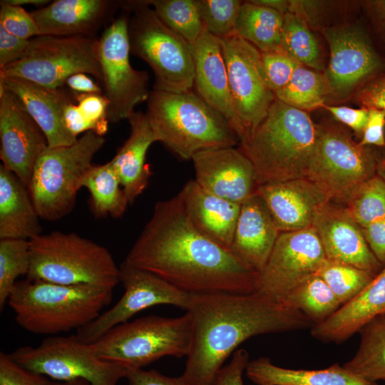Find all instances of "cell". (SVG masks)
I'll return each mask as SVG.
<instances>
[{
    "label": "cell",
    "instance_id": "6da1fadb",
    "mask_svg": "<svg viewBox=\"0 0 385 385\" xmlns=\"http://www.w3.org/2000/svg\"><path fill=\"white\" fill-rule=\"evenodd\" d=\"M124 261L190 294H250L257 274L194 227L178 194L155 203Z\"/></svg>",
    "mask_w": 385,
    "mask_h": 385
},
{
    "label": "cell",
    "instance_id": "7a4b0ae2",
    "mask_svg": "<svg viewBox=\"0 0 385 385\" xmlns=\"http://www.w3.org/2000/svg\"><path fill=\"white\" fill-rule=\"evenodd\" d=\"M193 339L183 374L196 385H210L227 359L247 339L312 327L300 312L250 294H191L186 311Z\"/></svg>",
    "mask_w": 385,
    "mask_h": 385
},
{
    "label": "cell",
    "instance_id": "3957f363",
    "mask_svg": "<svg viewBox=\"0 0 385 385\" xmlns=\"http://www.w3.org/2000/svg\"><path fill=\"white\" fill-rule=\"evenodd\" d=\"M317 143V124L309 113L276 99L238 147L252 163L258 186L308 178Z\"/></svg>",
    "mask_w": 385,
    "mask_h": 385
},
{
    "label": "cell",
    "instance_id": "277c9868",
    "mask_svg": "<svg viewBox=\"0 0 385 385\" xmlns=\"http://www.w3.org/2000/svg\"><path fill=\"white\" fill-rule=\"evenodd\" d=\"M145 113L156 142L181 160L198 152L235 147L240 140L227 119L192 89L153 88Z\"/></svg>",
    "mask_w": 385,
    "mask_h": 385
},
{
    "label": "cell",
    "instance_id": "5b68a950",
    "mask_svg": "<svg viewBox=\"0 0 385 385\" xmlns=\"http://www.w3.org/2000/svg\"><path fill=\"white\" fill-rule=\"evenodd\" d=\"M113 289L64 285L40 280L17 281L7 304L25 330L53 335L78 329L95 320L112 301Z\"/></svg>",
    "mask_w": 385,
    "mask_h": 385
},
{
    "label": "cell",
    "instance_id": "8992f818",
    "mask_svg": "<svg viewBox=\"0 0 385 385\" xmlns=\"http://www.w3.org/2000/svg\"><path fill=\"white\" fill-rule=\"evenodd\" d=\"M29 246L26 279L112 289L120 283L119 267L108 250L76 233L41 234L29 240Z\"/></svg>",
    "mask_w": 385,
    "mask_h": 385
},
{
    "label": "cell",
    "instance_id": "52a82bcc",
    "mask_svg": "<svg viewBox=\"0 0 385 385\" xmlns=\"http://www.w3.org/2000/svg\"><path fill=\"white\" fill-rule=\"evenodd\" d=\"M192 339V319L186 312L178 317L149 315L118 324L91 344L99 359L130 370L163 356L187 357Z\"/></svg>",
    "mask_w": 385,
    "mask_h": 385
},
{
    "label": "cell",
    "instance_id": "ba28073f",
    "mask_svg": "<svg viewBox=\"0 0 385 385\" xmlns=\"http://www.w3.org/2000/svg\"><path fill=\"white\" fill-rule=\"evenodd\" d=\"M119 6L129 14L130 53L152 69L153 88L172 92L193 89L195 66L191 45L160 20L147 0L120 1Z\"/></svg>",
    "mask_w": 385,
    "mask_h": 385
},
{
    "label": "cell",
    "instance_id": "9c48e42d",
    "mask_svg": "<svg viewBox=\"0 0 385 385\" xmlns=\"http://www.w3.org/2000/svg\"><path fill=\"white\" fill-rule=\"evenodd\" d=\"M105 142L89 130L71 145L48 147L41 153L28 188L41 219L56 221L73 210L81 180Z\"/></svg>",
    "mask_w": 385,
    "mask_h": 385
},
{
    "label": "cell",
    "instance_id": "30bf717a",
    "mask_svg": "<svg viewBox=\"0 0 385 385\" xmlns=\"http://www.w3.org/2000/svg\"><path fill=\"white\" fill-rule=\"evenodd\" d=\"M92 76L101 85L99 39L92 36H37L26 53L0 69V76L21 78L51 88H61L72 75Z\"/></svg>",
    "mask_w": 385,
    "mask_h": 385
},
{
    "label": "cell",
    "instance_id": "8fae6325",
    "mask_svg": "<svg viewBox=\"0 0 385 385\" xmlns=\"http://www.w3.org/2000/svg\"><path fill=\"white\" fill-rule=\"evenodd\" d=\"M8 355L24 369L57 381L83 379L91 385H117L128 371L99 359L91 344L77 334L51 336L36 346H20Z\"/></svg>",
    "mask_w": 385,
    "mask_h": 385
},
{
    "label": "cell",
    "instance_id": "7c38bea8",
    "mask_svg": "<svg viewBox=\"0 0 385 385\" xmlns=\"http://www.w3.org/2000/svg\"><path fill=\"white\" fill-rule=\"evenodd\" d=\"M317 143L307 178L322 188L332 200L343 202L376 174L378 155L371 146L353 140L339 125H317Z\"/></svg>",
    "mask_w": 385,
    "mask_h": 385
},
{
    "label": "cell",
    "instance_id": "4fadbf2b",
    "mask_svg": "<svg viewBox=\"0 0 385 385\" xmlns=\"http://www.w3.org/2000/svg\"><path fill=\"white\" fill-rule=\"evenodd\" d=\"M123 11L99 38L103 95L108 103V120L113 123L128 119L138 104L147 101L150 93L148 73L133 68L130 63L129 14Z\"/></svg>",
    "mask_w": 385,
    "mask_h": 385
},
{
    "label": "cell",
    "instance_id": "5bb4252c",
    "mask_svg": "<svg viewBox=\"0 0 385 385\" xmlns=\"http://www.w3.org/2000/svg\"><path fill=\"white\" fill-rule=\"evenodd\" d=\"M326 259L312 227L280 232L265 265L257 274L254 292L283 304L294 287L317 274Z\"/></svg>",
    "mask_w": 385,
    "mask_h": 385
},
{
    "label": "cell",
    "instance_id": "9a60e30c",
    "mask_svg": "<svg viewBox=\"0 0 385 385\" xmlns=\"http://www.w3.org/2000/svg\"><path fill=\"white\" fill-rule=\"evenodd\" d=\"M226 65L230 93L246 140L267 115L276 100L266 83L260 51L239 37L220 40Z\"/></svg>",
    "mask_w": 385,
    "mask_h": 385
},
{
    "label": "cell",
    "instance_id": "2e32d148",
    "mask_svg": "<svg viewBox=\"0 0 385 385\" xmlns=\"http://www.w3.org/2000/svg\"><path fill=\"white\" fill-rule=\"evenodd\" d=\"M119 280L124 294L111 309L77 329L76 334L83 341L93 343L113 327L128 322L137 313L153 306L169 304L187 311L190 305L191 294L125 261L119 266Z\"/></svg>",
    "mask_w": 385,
    "mask_h": 385
},
{
    "label": "cell",
    "instance_id": "e0dca14e",
    "mask_svg": "<svg viewBox=\"0 0 385 385\" xmlns=\"http://www.w3.org/2000/svg\"><path fill=\"white\" fill-rule=\"evenodd\" d=\"M329 48V64L324 73L330 96L342 98L385 71V56L370 36L357 25L332 26L322 31Z\"/></svg>",
    "mask_w": 385,
    "mask_h": 385
},
{
    "label": "cell",
    "instance_id": "ac0fdd59",
    "mask_svg": "<svg viewBox=\"0 0 385 385\" xmlns=\"http://www.w3.org/2000/svg\"><path fill=\"white\" fill-rule=\"evenodd\" d=\"M48 147L36 121L0 84V158L1 165L29 188L35 164Z\"/></svg>",
    "mask_w": 385,
    "mask_h": 385
},
{
    "label": "cell",
    "instance_id": "d6986e66",
    "mask_svg": "<svg viewBox=\"0 0 385 385\" xmlns=\"http://www.w3.org/2000/svg\"><path fill=\"white\" fill-rule=\"evenodd\" d=\"M191 160L195 180L207 192L240 205L255 193L254 166L239 147L202 150Z\"/></svg>",
    "mask_w": 385,
    "mask_h": 385
},
{
    "label": "cell",
    "instance_id": "ffe728a7",
    "mask_svg": "<svg viewBox=\"0 0 385 385\" xmlns=\"http://www.w3.org/2000/svg\"><path fill=\"white\" fill-rule=\"evenodd\" d=\"M312 227L315 230L327 260L347 264L375 275L385 267L371 251L361 227L344 207L332 201L315 214Z\"/></svg>",
    "mask_w": 385,
    "mask_h": 385
},
{
    "label": "cell",
    "instance_id": "44dd1931",
    "mask_svg": "<svg viewBox=\"0 0 385 385\" xmlns=\"http://www.w3.org/2000/svg\"><path fill=\"white\" fill-rule=\"evenodd\" d=\"M255 192L280 232L312 227L316 212L332 201L322 188L307 178L260 185Z\"/></svg>",
    "mask_w": 385,
    "mask_h": 385
},
{
    "label": "cell",
    "instance_id": "7402d4cb",
    "mask_svg": "<svg viewBox=\"0 0 385 385\" xmlns=\"http://www.w3.org/2000/svg\"><path fill=\"white\" fill-rule=\"evenodd\" d=\"M0 84L17 101L44 133L48 147L71 145L78 138L67 128L64 111L74 98L61 88L43 86L17 77L0 76Z\"/></svg>",
    "mask_w": 385,
    "mask_h": 385
},
{
    "label": "cell",
    "instance_id": "603a6c76",
    "mask_svg": "<svg viewBox=\"0 0 385 385\" xmlns=\"http://www.w3.org/2000/svg\"><path fill=\"white\" fill-rule=\"evenodd\" d=\"M191 48L195 66L194 91L227 119L240 143L243 130L230 93L220 39L205 29Z\"/></svg>",
    "mask_w": 385,
    "mask_h": 385
},
{
    "label": "cell",
    "instance_id": "cb8c5ba5",
    "mask_svg": "<svg viewBox=\"0 0 385 385\" xmlns=\"http://www.w3.org/2000/svg\"><path fill=\"white\" fill-rule=\"evenodd\" d=\"M118 4L108 0H55L31 14L38 36L94 37Z\"/></svg>",
    "mask_w": 385,
    "mask_h": 385
},
{
    "label": "cell",
    "instance_id": "d4e9b609",
    "mask_svg": "<svg viewBox=\"0 0 385 385\" xmlns=\"http://www.w3.org/2000/svg\"><path fill=\"white\" fill-rule=\"evenodd\" d=\"M279 233L265 203L255 192L241 204L229 250L258 273L265 265Z\"/></svg>",
    "mask_w": 385,
    "mask_h": 385
},
{
    "label": "cell",
    "instance_id": "484cf974",
    "mask_svg": "<svg viewBox=\"0 0 385 385\" xmlns=\"http://www.w3.org/2000/svg\"><path fill=\"white\" fill-rule=\"evenodd\" d=\"M384 312L385 267L354 298L342 305L325 321L314 325L311 328V334L323 342L341 343Z\"/></svg>",
    "mask_w": 385,
    "mask_h": 385
},
{
    "label": "cell",
    "instance_id": "4316f807",
    "mask_svg": "<svg viewBox=\"0 0 385 385\" xmlns=\"http://www.w3.org/2000/svg\"><path fill=\"white\" fill-rule=\"evenodd\" d=\"M178 195L194 227L229 250L241 205L207 192L195 180H188Z\"/></svg>",
    "mask_w": 385,
    "mask_h": 385
},
{
    "label": "cell",
    "instance_id": "83f0119b",
    "mask_svg": "<svg viewBox=\"0 0 385 385\" xmlns=\"http://www.w3.org/2000/svg\"><path fill=\"white\" fill-rule=\"evenodd\" d=\"M127 120L130 135L111 161L129 203H133L152 175L146 155L156 139L145 113L134 111Z\"/></svg>",
    "mask_w": 385,
    "mask_h": 385
},
{
    "label": "cell",
    "instance_id": "f1b7e54d",
    "mask_svg": "<svg viewBox=\"0 0 385 385\" xmlns=\"http://www.w3.org/2000/svg\"><path fill=\"white\" fill-rule=\"evenodd\" d=\"M39 215L27 188L0 165V239L29 240L41 234Z\"/></svg>",
    "mask_w": 385,
    "mask_h": 385
},
{
    "label": "cell",
    "instance_id": "f546056e",
    "mask_svg": "<svg viewBox=\"0 0 385 385\" xmlns=\"http://www.w3.org/2000/svg\"><path fill=\"white\" fill-rule=\"evenodd\" d=\"M245 373L257 385H378L338 364L323 369H292L276 366L265 356L250 361Z\"/></svg>",
    "mask_w": 385,
    "mask_h": 385
},
{
    "label": "cell",
    "instance_id": "4dcf8cb0",
    "mask_svg": "<svg viewBox=\"0 0 385 385\" xmlns=\"http://www.w3.org/2000/svg\"><path fill=\"white\" fill-rule=\"evenodd\" d=\"M284 15L251 1H244L236 20L235 34L260 52L281 51Z\"/></svg>",
    "mask_w": 385,
    "mask_h": 385
},
{
    "label": "cell",
    "instance_id": "1f68e13d",
    "mask_svg": "<svg viewBox=\"0 0 385 385\" xmlns=\"http://www.w3.org/2000/svg\"><path fill=\"white\" fill-rule=\"evenodd\" d=\"M81 186L90 193V208L95 217L118 218L125 213L129 202L111 161L92 165Z\"/></svg>",
    "mask_w": 385,
    "mask_h": 385
},
{
    "label": "cell",
    "instance_id": "d6a6232c",
    "mask_svg": "<svg viewBox=\"0 0 385 385\" xmlns=\"http://www.w3.org/2000/svg\"><path fill=\"white\" fill-rule=\"evenodd\" d=\"M359 332V348L343 366L368 381L385 380V312L367 322Z\"/></svg>",
    "mask_w": 385,
    "mask_h": 385
},
{
    "label": "cell",
    "instance_id": "836d02e7",
    "mask_svg": "<svg viewBox=\"0 0 385 385\" xmlns=\"http://www.w3.org/2000/svg\"><path fill=\"white\" fill-rule=\"evenodd\" d=\"M274 94L276 99L307 112L323 108L330 91L324 73L299 63L288 83Z\"/></svg>",
    "mask_w": 385,
    "mask_h": 385
},
{
    "label": "cell",
    "instance_id": "e575fe53",
    "mask_svg": "<svg viewBox=\"0 0 385 385\" xmlns=\"http://www.w3.org/2000/svg\"><path fill=\"white\" fill-rule=\"evenodd\" d=\"M283 304L302 313L314 325L325 321L342 306L327 283L317 274L294 287Z\"/></svg>",
    "mask_w": 385,
    "mask_h": 385
},
{
    "label": "cell",
    "instance_id": "d590c367",
    "mask_svg": "<svg viewBox=\"0 0 385 385\" xmlns=\"http://www.w3.org/2000/svg\"><path fill=\"white\" fill-rule=\"evenodd\" d=\"M282 49L302 66L319 72L324 70L321 48L310 27L289 12L284 15Z\"/></svg>",
    "mask_w": 385,
    "mask_h": 385
},
{
    "label": "cell",
    "instance_id": "8d00e7d4",
    "mask_svg": "<svg viewBox=\"0 0 385 385\" xmlns=\"http://www.w3.org/2000/svg\"><path fill=\"white\" fill-rule=\"evenodd\" d=\"M160 20L190 45L205 31L195 0H147Z\"/></svg>",
    "mask_w": 385,
    "mask_h": 385
},
{
    "label": "cell",
    "instance_id": "74e56055",
    "mask_svg": "<svg viewBox=\"0 0 385 385\" xmlns=\"http://www.w3.org/2000/svg\"><path fill=\"white\" fill-rule=\"evenodd\" d=\"M29 240L0 239V310L2 312L16 279L30 268Z\"/></svg>",
    "mask_w": 385,
    "mask_h": 385
},
{
    "label": "cell",
    "instance_id": "f35d334b",
    "mask_svg": "<svg viewBox=\"0 0 385 385\" xmlns=\"http://www.w3.org/2000/svg\"><path fill=\"white\" fill-rule=\"evenodd\" d=\"M317 274L327 283L341 305L354 298L376 276L356 267L327 259Z\"/></svg>",
    "mask_w": 385,
    "mask_h": 385
},
{
    "label": "cell",
    "instance_id": "ab89813d",
    "mask_svg": "<svg viewBox=\"0 0 385 385\" xmlns=\"http://www.w3.org/2000/svg\"><path fill=\"white\" fill-rule=\"evenodd\" d=\"M344 203L346 210L361 227L385 217V181L376 174L361 183Z\"/></svg>",
    "mask_w": 385,
    "mask_h": 385
},
{
    "label": "cell",
    "instance_id": "60d3db41",
    "mask_svg": "<svg viewBox=\"0 0 385 385\" xmlns=\"http://www.w3.org/2000/svg\"><path fill=\"white\" fill-rule=\"evenodd\" d=\"M207 32L221 40L235 35V24L242 1L195 0Z\"/></svg>",
    "mask_w": 385,
    "mask_h": 385
},
{
    "label": "cell",
    "instance_id": "b9f144b4",
    "mask_svg": "<svg viewBox=\"0 0 385 385\" xmlns=\"http://www.w3.org/2000/svg\"><path fill=\"white\" fill-rule=\"evenodd\" d=\"M260 61L266 83L274 93L288 83L299 64L282 50L260 52Z\"/></svg>",
    "mask_w": 385,
    "mask_h": 385
},
{
    "label": "cell",
    "instance_id": "7bdbcfd3",
    "mask_svg": "<svg viewBox=\"0 0 385 385\" xmlns=\"http://www.w3.org/2000/svg\"><path fill=\"white\" fill-rule=\"evenodd\" d=\"M0 26L9 33L23 39L39 35L38 28L31 13L22 6L0 1Z\"/></svg>",
    "mask_w": 385,
    "mask_h": 385
},
{
    "label": "cell",
    "instance_id": "ee69618b",
    "mask_svg": "<svg viewBox=\"0 0 385 385\" xmlns=\"http://www.w3.org/2000/svg\"><path fill=\"white\" fill-rule=\"evenodd\" d=\"M74 93V99L85 118L91 123L93 131L103 136L108 130V103L103 94Z\"/></svg>",
    "mask_w": 385,
    "mask_h": 385
},
{
    "label": "cell",
    "instance_id": "f6af8a7d",
    "mask_svg": "<svg viewBox=\"0 0 385 385\" xmlns=\"http://www.w3.org/2000/svg\"><path fill=\"white\" fill-rule=\"evenodd\" d=\"M47 377L29 371L0 352V385H46Z\"/></svg>",
    "mask_w": 385,
    "mask_h": 385
},
{
    "label": "cell",
    "instance_id": "bcb514c9",
    "mask_svg": "<svg viewBox=\"0 0 385 385\" xmlns=\"http://www.w3.org/2000/svg\"><path fill=\"white\" fill-rule=\"evenodd\" d=\"M354 101L360 108L385 110V71L361 85L354 93Z\"/></svg>",
    "mask_w": 385,
    "mask_h": 385
},
{
    "label": "cell",
    "instance_id": "7dc6e473",
    "mask_svg": "<svg viewBox=\"0 0 385 385\" xmlns=\"http://www.w3.org/2000/svg\"><path fill=\"white\" fill-rule=\"evenodd\" d=\"M249 361L247 350L237 349L230 362L220 369L210 385H244L242 375Z\"/></svg>",
    "mask_w": 385,
    "mask_h": 385
},
{
    "label": "cell",
    "instance_id": "c3c4849f",
    "mask_svg": "<svg viewBox=\"0 0 385 385\" xmlns=\"http://www.w3.org/2000/svg\"><path fill=\"white\" fill-rule=\"evenodd\" d=\"M125 379L128 385H196L183 374L179 376H168L155 369H130Z\"/></svg>",
    "mask_w": 385,
    "mask_h": 385
},
{
    "label": "cell",
    "instance_id": "681fc988",
    "mask_svg": "<svg viewBox=\"0 0 385 385\" xmlns=\"http://www.w3.org/2000/svg\"><path fill=\"white\" fill-rule=\"evenodd\" d=\"M30 44V39L19 38L0 26V69L24 56Z\"/></svg>",
    "mask_w": 385,
    "mask_h": 385
},
{
    "label": "cell",
    "instance_id": "f907efd6",
    "mask_svg": "<svg viewBox=\"0 0 385 385\" xmlns=\"http://www.w3.org/2000/svg\"><path fill=\"white\" fill-rule=\"evenodd\" d=\"M361 5L373 36L385 52V0H366Z\"/></svg>",
    "mask_w": 385,
    "mask_h": 385
},
{
    "label": "cell",
    "instance_id": "816d5d0a",
    "mask_svg": "<svg viewBox=\"0 0 385 385\" xmlns=\"http://www.w3.org/2000/svg\"><path fill=\"white\" fill-rule=\"evenodd\" d=\"M359 143L364 146L385 148V110L371 108Z\"/></svg>",
    "mask_w": 385,
    "mask_h": 385
},
{
    "label": "cell",
    "instance_id": "f5cc1de1",
    "mask_svg": "<svg viewBox=\"0 0 385 385\" xmlns=\"http://www.w3.org/2000/svg\"><path fill=\"white\" fill-rule=\"evenodd\" d=\"M326 108L337 120L351 128L361 137L366 125L369 110L365 108H352L347 106H332L326 105Z\"/></svg>",
    "mask_w": 385,
    "mask_h": 385
},
{
    "label": "cell",
    "instance_id": "db71d44e",
    "mask_svg": "<svg viewBox=\"0 0 385 385\" xmlns=\"http://www.w3.org/2000/svg\"><path fill=\"white\" fill-rule=\"evenodd\" d=\"M364 238L375 257L385 266V217L361 227Z\"/></svg>",
    "mask_w": 385,
    "mask_h": 385
},
{
    "label": "cell",
    "instance_id": "11a10c76",
    "mask_svg": "<svg viewBox=\"0 0 385 385\" xmlns=\"http://www.w3.org/2000/svg\"><path fill=\"white\" fill-rule=\"evenodd\" d=\"M64 121L68 130L76 137L80 133L93 131L91 123L85 118L77 104H69L64 111ZM78 138V137H77Z\"/></svg>",
    "mask_w": 385,
    "mask_h": 385
},
{
    "label": "cell",
    "instance_id": "9f6ffc18",
    "mask_svg": "<svg viewBox=\"0 0 385 385\" xmlns=\"http://www.w3.org/2000/svg\"><path fill=\"white\" fill-rule=\"evenodd\" d=\"M67 86L75 93L103 94V89L86 73H78L71 76L66 81Z\"/></svg>",
    "mask_w": 385,
    "mask_h": 385
},
{
    "label": "cell",
    "instance_id": "6f0895ef",
    "mask_svg": "<svg viewBox=\"0 0 385 385\" xmlns=\"http://www.w3.org/2000/svg\"><path fill=\"white\" fill-rule=\"evenodd\" d=\"M255 4L276 10L283 14L288 12V1L284 0H251Z\"/></svg>",
    "mask_w": 385,
    "mask_h": 385
},
{
    "label": "cell",
    "instance_id": "680465c9",
    "mask_svg": "<svg viewBox=\"0 0 385 385\" xmlns=\"http://www.w3.org/2000/svg\"><path fill=\"white\" fill-rule=\"evenodd\" d=\"M4 1L14 6L34 5L38 8L43 7L51 2L49 0H4Z\"/></svg>",
    "mask_w": 385,
    "mask_h": 385
},
{
    "label": "cell",
    "instance_id": "91938a15",
    "mask_svg": "<svg viewBox=\"0 0 385 385\" xmlns=\"http://www.w3.org/2000/svg\"><path fill=\"white\" fill-rule=\"evenodd\" d=\"M376 174L385 181V148L384 153L377 158Z\"/></svg>",
    "mask_w": 385,
    "mask_h": 385
},
{
    "label": "cell",
    "instance_id": "94428289",
    "mask_svg": "<svg viewBox=\"0 0 385 385\" xmlns=\"http://www.w3.org/2000/svg\"><path fill=\"white\" fill-rule=\"evenodd\" d=\"M46 385H91L86 381L83 379H76L69 381H57L48 380Z\"/></svg>",
    "mask_w": 385,
    "mask_h": 385
}]
</instances>
